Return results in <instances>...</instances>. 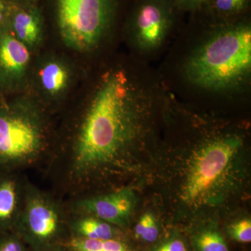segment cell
<instances>
[{"instance_id": "7402d4cb", "label": "cell", "mask_w": 251, "mask_h": 251, "mask_svg": "<svg viewBox=\"0 0 251 251\" xmlns=\"http://www.w3.org/2000/svg\"><path fill=\"white\" fill-rule=\"evenodd\" d=\"M4 6L1 0H0V23L2 21L4 16Z\"/></svg>"}, {"instance_id": "5bb4252c", "label": "cell", "mask_w": 251, "mask_h": 251, "mask_svg": "<svg viewBox=\"0 0 251 251\" xmlns=\"http://www.w3.org/2000/svg\"><path fill=\"white\" fill-rule=\"evenodd\" d=\"M77 230L82 237L105 240L114 238L113 229L108 223L100 219L86 218L77 224Z\"/></svg>"}, {"instance_id": "3957f363", "label": "cell", "mask_w": 251, "mask_h": 251, "mask_svg": "<svg viewBox=\"0 0 251 251\" xmlns=\"http://www.w3.org/2000/svg\"><path fill=\"white\" fill-rule=\"evenodd\" d=\"M242 145L243 138L235 133H217L204 140L188 164L182 201L198 206L217 198Z\"/></svg>"}, {"instance_id": "d6986e66", "label": "cell", "mask_w": 251, "mask_h": 251, "mask_svg": "<svg viewBox=\"0 0 251 251\" xmlns=\"http://www.w3.org/2000/svg\"><path fill=\"white\" fill-rule=\"evenodd\" d=\"M150 251H188V248L182 239L174 237L161 243Z\"/></svg>"}, {"instance_id": "ba28073f", "label": "cell", "mask_w": 251, "mask_h": 251, "mask_svg": "<svg viewBox=\"0 0 251 251\" xmlns=\"http://www.w3.org/2000/svg\"><path fill=\"white\" fill-rule=\"evenodd\" d=\"M26 219L31 233L39 239L52 237L58 227L57 211L39 198H33L29 201L26 210Z\"/></svg>"}, {"instance_id": "5b68a950", "label": "cell", "mask_w": 251, "mask_h": 251, "mask_svg": "<svg viewBox=\"0 0 251 251\" xmlns=\"http://www.w3.org/2000/svg\"><path fill=\"white\" fill-rule=\"evenodd\" d=\"M173 0H141L131 19L137 47L150 52L163 44L174 21Z\"/></svg>"}, {"instance_id": "52a82bcc", "label": "cell", "mask_w": 251, "mask_h": 251, "mask_svg": "<svg viewBox=\"0 0 251 251\" xmlns=\"http://www.w3.org/2000/svg\"><path fill=\"white\" fill-rule=\"evenodd\" d=\"M136 197L130 188L86 200L82 206L87 212L110 224L123 226L134 210Z\"/></svg>"}, {"instance_id": "7c38bea8", "label": "cell", "mask_w": 251, "mask_h": 251, "mask_svg": "<svg viewBox=\"0 0 251 251\" xmlns=\"http://www.w3.org/2000/svg\"><path fill=\"white\" fill-rule=\"evenodd\" d=\"M196 251H229L224 236L214 227L198 229L192 235Z\"/></svg>"}, {"instance_id": "8fae6325", "label": "cell", "mask_w": 251, "mask_h": 251, "mask_svg": "<svg viewBox=\"0 0 251 251\" xmlns=\"http://www.w3.org/2000/svg\"><path fill=\"white\" fill-rule=\"evenodd\" d=\"M41 84L50 94L62 92L67 85L69 73L64 66L58 62L48 63L40 72Z\"/></svg>"}, {"instance_id": "9c48e42d", "label": "cell", "mask_w": 251, "mask_h": 251, "mask_svg": "<svg viewBox=\"0 0 251 251\" xmlns=\"http://www.w3.org/2000/svg\"><path fill=\"white\" fill-rule=\"evenodd\" d=\"M30 54L27 46L14 36L4 35L0 39V70L9 76H18L27 67Z\"/></svg>"}, {"instance_id": "2e32d148", "label": "cell", "mask_w": 251, "mask_h": 251, "mask_svg": "<svg viewBox=\"0 0 251 251\" xmlns=\"http://www.w3.org/2000/svg\"><path fill=\"white\" fill-rule=\"evenodd\" d=\"M159 233V227L156 218L151 213L144 214L135 226V236L145 242H156Z\"/></svg>"}, {"instance_id": "8992f818", "label": "cell", "mask_w": 251, "mask_h": 251, "mask_svg": "<svg viewBox=\"0 0 251 251\" xmlns=\"http://www.w3.org/2000/svg\"><path fill=\"white\" fill-rule=\"evenodd\" d=\"M40 146V130L35 122L22 115L0 112V161L28 159Z\"/></svg>"}, {"instance_id": "e0dca14e", "label": "cell", "mask_w": 251, "mask_h": 251, "mask_svg": "<svg viewBox=\"0 0 251 251\" xmlns=\"http://www.w3.org/2000/svg\"><path fill=\"white\" fill-rule=\"evenodd\" d=\"M231 239L239 243L251 242V221L250 219L239 220L231 224L227 229Z\"/></svg>"}, {"instance_id": "9a60e30c", "label": "cell", "mask_w": 251, "mask_h": 251, "mask_svg": "<svg viewBox=\"0 0 251 251\" xmlns=\"http://www.w3.org/2000/svg\"><path fill=\"white\" fill-rule=\"evenodd\" d=\"M17 193L15 184L4 181L0 184V223L11 219L16 210Z\"/></svg>"}, {"instance_id": "ffe728a7", "label": "cell", "mask_w": 251, "mask_h": 251, "mask_svg": "<svg viewBox=\"0 0 251 251\" xmlns=\"http://www.w3.org/2000/svg\"><path fill=\"white\" fill-rule=\"evenodd\" d=\"M211 0H173L175 5L177 7L184 9H194Z\"/></svg>"}, {"instance_id": "44dd1931", "label": "cell", "mask_w": 251, "mask_h": 251, "mask_svg": "<svg viewBox=\"0 0 251 251\" xmlns=\"http://www.w3.org/2000/svg\"><path fill=\"white\" fill-rule=\"evenodd\" d=\"M0 251H23V249L16 241L8 239L0 244Z\"/></svg>"}, {"instance_id": "4fadbf2b", "label": "cell", "mask_w": 251, "mask_h": 251, "mask_svg": "<svg viewBox=\"0 0 251 251\" xmlns=\"http://www.w3.org/2000/svg\"><path fill=\"white\" fill-rule=\"evenodd\" d=\"M70 247L74 251H131L125 242L114 238L105 240L75 238L71 242Z\"/></svg>"}, {"instance_id": "30bf717a", "label": "cell", "mask_w": 251, "mask_h": 251, "mask_svg": "<svg viewBox=\"0 0 251 251\" xmlns=\"http://www.w3.org/2000/svg\"><path fill=\"white\" fill-rule=\"evenodd\" d=\"M13 26L18 39L25 44H34L39 40L41 25L35 15L27 11H19L15 15Z\"/></svg>"}, {"instance_id": "ac0fdd59", "label": "cell", "mask_w": 251, "mask_h": 251, "mask_svg": "<svg viewBox=\"0 0 251 251\" xmlns=\"http://www.w3.org/2000/svg\"><path fill=\"white\" fill-rule=\"evenodd\" d=\"M216 11L224 15L238 14L247 7L249 0H211Z\"/></svg>"}, {"instance_id": "7a4b0ae2", "label": "cell", "mask_w": 251, "mask_h": 251, "mask_svg": "<svg viewBox=\"0 0 251 251\" xmlns=\"http://www.w3.org/2000/svg\"><path fill=\"white\" fill-rule=\"evenodd\" d=\"M184 75L193 85L211 92L237 90L251 74V27L235 23L216 29L189 56Z\"/></svg>"}, {"instance_id": "277c9868", "label": "cell", "mask_w": 251, "mask_h": 251, "mask_svg": "<svg viewBox=\"0 0 251 251\" xmlns=\"http://www.w3.org/2000/svg\"><path fill=\"white\" fill-rule=\"evenodd\" d=\"M120 0H56L63 41L79 51L97 47L115 21Z\"/></svg>"}, {"instance_id": "6da1fadb", "label": "cell", "mask_w": 251, "mask_h": 251, "mask_svg": "<svg viewBox=\"0 0 251 251\" xmlns=\"http://www.w3.org/2000/svg\"><path fill=\"white\" fill-rule=\"evenodd\" d=\"M155 93L121 70L106 73L96 91L74 156L80 173L115 164L148 133Z\"/></svg>"}]
</instances>
